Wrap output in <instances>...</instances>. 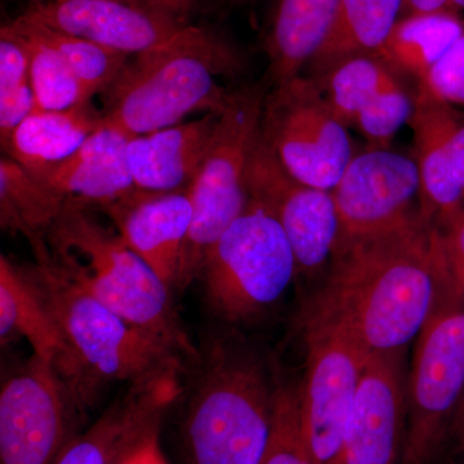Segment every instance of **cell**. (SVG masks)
Masks as SVG:
<instances>
[{"mask_svg":"<svg viewBox=\"0 0 464 464\" xmlns=\"http://www.w3.org/2000/svg\"><path fill=\"white\" fill-rule=\"evenodd\" d=\"M237 329L208 335L188 369L179 424L185 464H259L273 427L280 375Z\"/></svg>","mask_w":464,"mask_h":464,"instance_id":"2","label":"cell"},{"mask_svg":"<svg viewBox=\"0 0 464 464\" xmlns=\"http://www.w3.org/2000/svg\"><path fill=\"white\" fill-rule=\"evenodd\" d=\"M124 2H130V3H133V5H142L141 3L139 2V0H124ZM143 7H145V5H143Z\"/></svg>","mask_w":464,"mask_h":464,"instance_id":"40","label":"cell"},{"mask_svg":"<svg viewBox=\"0 0 464 464\" xmlns=\"http://www.w3.org/2000/svg\"><path fill=\"white\" fill-rule=\"evenodd\" d=\"M45 248L33 250L35 264L23 267L65 341V356L54 368L84 414L112 382L132 384L188 373L179 351L70 283L52 266Z\"/></svg>","mask_w":464,"mask_h":464,"instance_id":"3","label":"cell"},{"mask_svg":"<svg viewBox=\"0 0 464 464\" xmlns=\"http://www.w3.org/2000/svg\"><path fill=\"white\" fill-rule=\"evenodd\" d=\"M34 92L29 53L8 24L0 29V141L7 149L18 125L32 114Z\"/></svg>","mask_w":464,"mask_h":464,"instance_id":"30","label":"cell"},{"mask_svg":"<svg viewBox=\"0 0 464 464\" xmlns=\"http://www.w3.org/2000/svg\"><path fill=\"white\" fill-rule=\"evenodd\" d=\"M183 375L169 373L128 384L96 422L72 439L56 464L121 463L160 431L164 415L185 390Z\"/></svg>","mask_w":464,"mask_h":464,"instance_id":"17","label":"cell"},{"mask_svg":"<svg viewBox=\"0 0 464 464\" xmlns=\"http://www.w3.org/2000/svg\"><path fill=\"white\" fill-rule=\"evenodd\" d=\"M262 137L295 179L322 190L332 191L355 157L348 128L313 76H295L267 93Z\"/></svg>","mask_w":464,"mask_h":464,"instance_id":"9","label":"cell"},{"mask_svg":"<svg viewBox=\"0 0 464 464\" xmlns=\"http://www.w3.org/2000/svg\"><path fill=\"white\" fill-rule=\"evenodd\" d=\"M409 124L420 179V217L433 226L464 208V114L418 87Z\"/></svg>","mask_w":464,"mask_h":464,"instance_id":"15","label":"cell"},{"mask_svg":"<svg viewBox=\"0 0 464 464\" xmlns=\"http://www.w3.org/2000/svg\"><path fill=\"white\" fill-rule=\"evenodd\" d=\"M85 414L52 362L33 355L0 391V464H56Z\"/></svg>","mask_w":464,"mask_h":464,"instance_id":"10","label":"cell"},{"mask_svg":"<svg viewBox=\"0 0 464 464\" xmlns=\"http://www.w3.org/2000/svg\"><path fill=\"white\" fill-rule=\"evenodd\" d=\"M16 20L66 61L91 97L108 90L130 63L127 54L60 32L26 14H21Z\"/></svg>","mask_w":464,"mask_h":464,"instance_id":"29","label":"cell"},{"mask_svg":"<svg viewBox=\"0 0 464 464\" xmlns=\"http://www.w3.org/2000/svg\"><path fill=\"white\" fill-rule=\"evenodd\" d=\"M462 456H464V393L449 429L444 460H453Z\"/></svg>","mask_w":464,"mask_h":464,"instance_id":"34","label":"cell"},{"mask_svg":"<svg viewBox=\"0 0 464 464\" xmlns=\"http://www.w3.org/2000/svg\"><path fill=\"white\" fill-rule=\"evenodd\" d=\"M399 75L377 54H366L348 58L315 79L344 127L357 130L372 148L387 149L414 111V96Z\"/></svg>","mask_w":464,"mask_h":464,"instance_id":"14","label":"cell"},{"mask_svg":"<svg viewBox=\"0 0 464 464\" xmlns=\"http://www.w3.org/2000/svg\"><path fill=\"white\" fill-rule=\"evenodd\" d=\"M451 464H464V456L457 458V459L448 460Z\"/></svg>","mask_w":464,"mask_h":464,"instance_id":"39","label":"cell"},{"mask_svg":"<svg viewBox=\"0 0 464 464\" xmlns=\"http://www.w3.org/2000/svg\"><path fill=\"white\" fill-rule=\"evenodd\" d=\"M418 87L456 108H464V35Z\"/></svg>","mask_w":464,"mask_h":464,"instance_id":"32","label":"cell"},{"mask_svg":"<svg viewBox=\"0 0 464 464\" xmlns=\"http://www.w3.org/2000/svg\"><path fill=\"white\" fill-rule=\"evenodd\" d=\"M249 199L264 206L288 237L298 277L315 276L332 261L340 235L332 191L298 181L261 136L250 158Z\"/></svg>","mask_w":464,"mask_h":464,"instance_id":"13","label":"cell"},{"mask_svg":"<svg viewBox=\"0 0 464 464\" xmlns=\"http://www.w3.org/2000/svg\"><path fill=\"white\" fill-rule=\"evenodd\" d=\"M297 277L282 226L264 206L249 199L243 215L208 250L198 280L203 283L210 314L237 328L264 319Z\"/></svg>","mask_w":464,"mask_h":464,"instance_id":"6","label":"cell"},{"mask_svg":"<svg viewBox=\"0 0 464 464\" xmlns=\"http://www.w3.org/2000/svg\"><path fill=\"white\" fill-rule=\"evenodd\" d=\"M241 70V57L230 43L206 27L188 25L128 63L102 93L103 121L133 139L182 123L192 112L219 114L230 92L216 78Z\"/></svg>","mask_w":464,"mask_h":464,"instance_id":"5","label":"cell"},{"mask_svg":"<svg viewBox=\"0 0 464 464\" xmlns=\"http://www.w3.org/2000/svg\"><path fill=\"white\" fill-rule=\"evenodd\" d=\"M159 435L160 431L152 433L139 448L134 449L125 464H168L161 453Z\"/></svg>","mask_w":464,"mask_h":464,"instance_id":"36","label":"cell"},{"mask_svg":"<svg viewBox=\"0 0 464 464\" xmlns=\"http://www.w3.org/2000/svg\"><path fill=\"white\" fill-rule=\"evenodd\" d=\"M217 112L188 123L133 137L128 142V166L139 190H188L197 179L215 134Z\"/></svg>","mask_w":464,"mask_h":464,"instance_id":"20","label":"cell"},{"mask_svg":"<svg viewBox=\"0 0 464 464\" xmlns=\"http://www.w3.org/2000/svg\"><path fill=\"white\" fill-rule=\"evenodd\" d=\"M433 237L449 282L464 295V208L433 225Z\"/></svg>","mask_w":464,"mask_h":464,"instance_id":"33","label":"cell"},{"mask_svg":"<svg viewBox=\"0 0 464 464\" xmlns=\"http://www.w3.org/2000/svg\"><path fill=\"white\" fill-rule=\"evenodd\" d=\"M52 266L127 322L158 335L188 364L199 359L173 301V290L133 252L119 232L101 224L91 208L66 199L45 234Z\"/></svg>","mask_w":464,"mask_h":464,"instance_id":"4","label":"cell"},{"mask_svg":"<svg viewBox=\"0 0 464 464\" xmlns=\"http://www.w3.org/2000/svg\"><path fill=\"white\" fill-rule=\"evenodd\" d=\"M103 125L102 111L91 101L63 111L32 112L14 130L5 151L39 177L72 157Z\"/></svg>","mask_w":464,"mask_h":464,"instance_id":"23","label":"cell"},{"mask_svg":"<svg viewBox=\"0 0 464 464\" xmlns=\"http://www.w3.org/2000/svg\"><path fill=\"white\" fill-rule=\"evenodd\" d=\"M463 393L464 295L445 274L438 302L415 343L399 464L444 462L449 429Z\"/></svg>","mask_w":464,"mask_h":464,"instance_id":"8","label":"cell"},{"mask_svg":"<svg viewBox=\"0 0 464 464\" xmlns=\"http://www.w3.org/2000/svg\"><path fill=\"white\" fill-rule=\"evenodd\" d=\"M139 2L145 7L161 12L185 24H188V18L198 5V0H139Z\"/></svg>","mask_w":464,"mask_h":464,"instance_id":"35","label":"cell"},{"mask_svg":"<svg viewBox=\"0 0 464 464\" xmlns=\"http://www.w3.org/2000/svg\"><path fill=\"white\" fill-rule=\"evenodd\" d=\"M259 464H315L302 404V384L279 377L273 427Z\"/></svg>","mask_w":464,"mask_h":464,"instance_id":"31","label":"cell"},{"mask_svg":"<svg viewBox=\"0 0 464 464\" xmlns=\"http://www.w3.org/2000/svg\"><path fill=\"white\" fill-rule=\"evenodd\" d=\"M136 449H137V448H136ZM130 454H132V453H130ZM130 456H128V457H130ZM128 457H127V458H128ZM127 458H125V459L121 460V463H119V464H125V460H127Z\"/></svg>","mask_w":464,"mask_h":464,"instance_id":"42","label":"cell"},{"mask_svg":"<svg viewBox=\"0 0 464 464\" xmlns=\"http://www.w3.org/2000/svg\"><path fill=\"white\" fill-rule=\"evenodd\" d=\"M450 2L454 11L458 12L459 9H464V0H450Z\"/></svg>","mask_w":464,"mask_h":464,"instance_id":"38","label":"cell"},{"mask_svg":"<svg viewBox=\"0 0 464 464\" xmlns=\"http://www.w3.org/2000/svg\"><path fill=\"white\" fill-rule=\"evenodd\" d=\"M8 26L23 39L29 53L33 112L63 111L90 102L92 97L78 76L50 44L26 30L16 18Z\"/></svg>","mask_w":464,"mask_h":464,"instance_id":"28","label":"cell"},{"mask_svg":"<svg viewBox=\"0 0 464 464\" xmlns=\"http://www.w3.org/2000/svg\"><path fill=\"white\" fill-rule=\"evenodd\" d=\"M405 420L400 353H371L348 417L343 464H399Z\"/></svg>","mask_w":464,"mask_h":464,"instance_id":"18","label":"cell"},{"mask_svg":"<svg viewBox=\"0 0 464 464\" xmlns=\"http://www.w3.org/2000/svg\"><path fill=\"white\" fill-rule=\"evenodd\" d=\"M266 96L261 84L230 92L217 118L212 142L190 188L192 224L177 282L179 292L199 279L208 250L248 207L246 179L261 136Z\"/></svg>","mask_w":464,"mask_h":464,"instance_id":"7","label":"cell"},{"mask_svg":"<svg viewBox=\"0 0 464 464\" xmlns=\"http://www.w3.org/2000/svg\"><path fill=\"white\" fill-rule=\"evenodd\" d=\"M304 423L315 464H343L351 406L369 353L340 324L304 319Z\"/></svg>","mask_w":464,"mask_h":464,"instance_id":"11","label":"cell"},{"mask_svg":"<svg viewBox=\"0 0 464 464\" xmlns=\"http://www.w3.org/2000/svg\"><path fill=\"white\" fill-rule=\"evenodd\" d=\"M438 12L456 11L451 7L450 0H404V5H402L404 16H408V14H438Z\"/></svg>","mask_w":464,"mask_h":464,"instance_id":"37","label":"cell"},{"mask_svg":"<svg viewBox=\"0 0 464 464\" xmlns=\"http://www.w3.org/2000/svg\"><path fill=\"white\" fill-rule=\"evenodd\" d=\"M130 140L103 125L72 157L36 179L65 199L102 209L137 190L128 166Z\"/></svg>","mask_w":464,"mask_h":464,"instance_id":"21","label":"cell"},{"mask_svg":"<svg viewBox=\"0 0 464 464\" xmlns=\"http://www.w3.org/2000/svg\"><path fill=\"white\" fill-rule=\"evenodd\" d=\"M448 464H451L450 462H448Z\"/></svg>","mask_w":464,"mask_h":464,"instance_id":"43","label":"cell"},{"mask_svg":"<svg viewBox=\"0 0 464 464\" xmlns=\"http://www.w3.org/2000/svg\"><path fill=\"white\" fill-rule=\"evenodd\" d=\"M29 342L34 355L54 366L63 359L66 344L53 316L23 266L0 257V341L2 346Z\"/></svg>","mask_w":464,"mask_h":464,"instance_id":"24","label":"cell"},{"mask_svg":"<svg viewBox=\"0 0 464 464\" xmlns=\"http://www.w3.org/2000/svg\"><path fill=\"white\" fill-rule=\"evenodd\" d=\"M24 14L130 57L157 50L188 26L124 0H34Z\"/></svg>","mask_w":464,"mask_h":464,"instance_id":"16","label":"cell"},{"mask_svg":"<svg viewBox=\"0 0 464 464\" xmlns=\"http://www.w3.org/2000/svg\"><path fill=\"white\" fill-rule=\"evenodd\" d=\"M101 210L112 219L127 246L161 282L176 290L192 224L190 188L170 192L137 188Z\"/></svg>","mask_w":464,"mask_h":464,"instance_id":"19","label":"cell"},{"mask_svg":"<svg viewBox=\"0 0 464 464\" xmlns=\"http://www.w3.org/2000/svg\"><path fill=\"white\" fill-rule=\"evenodd\" d=\"M340 0H276L266 35L268 75L286 83L313 63L328 39Z\"/></svg>","mask_w":464,"mask_h":464,"instance_id":"22","label":"cell"},{"mask_svg":"<svg viewBox=\"0 0 464 464\" xmlns=\"http://www.w3.org/2000/svg\"><path fill=\"white\" fill-rule=\"evenodd\" d=\"M404 0H340L337 17L322 50L308 65L320 78L348 58L377 54L401 18Z\"/></svg>","mask_w":464,"mask_h":464,"instance_id":"25","label":"cell"},{"mask_svg":"<svg viewBox=\"0 0 464 464\" xmlns=\"http://www.w3.org/2000/svg\"><path fill=\"white\" fill-rule=\"evenodd\" d=\"M463 35L464 21L457 12L408 14L393 26L377 56L420 83Z\"/></svg>","mask_w":464,"mask_h":464,"instance_id":"26","label":"cell"},{"mask_svg":"<svg viewBox=\"0 0 464 464\" xmlns=\"http://www.w3.org/2000/svg\"><path fill=\"white\" fill-rule=\"evenodd\" d=\"M332 194L340 222L337 246L422 219L417 164L389 148L355 154Z\"/></svg>","mask_w":464,"mask_h":464,"instance_id":"12","label":"cell"},{"mask_svg":"<svg viewBox=\"0 0 464 464\" xmlns=\"http://www.w3.org/2000/svg\"><path fill=\"white\" fill-rule=\"evenodd\" d=\"M232 2L244 3V2H249V0H232Z\"/></svg>","mask_w":464,"mask_h":464,"instance_id":"41","label":"cell"},{"mask_svg":"<svg viewBox=\"0 0 464 464\" xmlns=\"http://www.w3.org/2000/svg\"><path fill=\"white\" fill-rule=\"evenodd\" d=\"M445 279L423 219L335 246L304 319L340 324L371 353H401L431 316Z\"/></svg>","mask_w":464,"mask_h":464,"instance_id":"1","label":"cell"},{"mask_svg":"<svg viewBox=\"0 0 464 464\" xmlns=\"http://www.w3.org/2000/svg\"><path fill=\"white\" fill-rule=\"evenodd\" d=\"M65 198L51 190L12 158L0 160V225L3 230L21 234L30 246L44 243Z\"/></svg>","mask_w":464,"mask_h":464,"instance_id":"27","label":"cell"}]
</instances>
